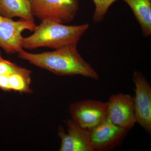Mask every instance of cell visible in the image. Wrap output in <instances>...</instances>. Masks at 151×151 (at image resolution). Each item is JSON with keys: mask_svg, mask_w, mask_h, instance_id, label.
Returning <instances> with one entry per match:
<instances>
[{"mask_svg": "<svg viewBox=\"0 0 151 151\" xmlns=\"http://www.w3.org/2000/svg\"><path fill=\"white\" fill-rule=\"evenodd\" d=\"M73 45L54 51L32 53L22 49L18 52L21 59L60 76H81L95 80L99 79L97 71L81 57Z\"/></svg>", "mask_w": 151, "mask_h": 151, "instance_id": "1", "label": "cell"}, {"mask_svg": "<svg viewBox=\"0 0 151 151\" xmlns=\"http://www.w3.org/2000/svg\"><path fill=\"white\" fill-rule=\"evenodd\" d=\"M89 27L88 23L70 26L44 21L37 26L31 35L23 37L22 47L28 50L42 47L55 50L77 45Z\"/></svg>", "mask_w": 151, "mask_h": 151, "instance_id": "2", "label": "cell"}, {"mask_svg": "<svg viewBox=\"0 0 151 151\" xmlns=\"http://www.w3.org/2000/svg\"><path fill=\"white\" fill-rule=\"evenodd\" d=\"M34 17L42 22L65 24L72 21L79 9L78 0H29Z\"/></svg>", "mask_w": 151, "mask_h": 151, "instance_id": "3", "label": "cell"}, {"mask_svg": "<svg viewBox=\"0 0 151 151\" xmlns=\"http://www.w3.org/2000/svg\"><path fill=\"white\" fill-rule=\"evenodd\" d=\"M108 102L85 100L69 107L71 119L79 127L90 131L107 118Z\"/></svg>", "mask_w": 151, "mask_h": 151, "instance_id": "4", "label": "cell"}, {"mask_svg": "<svg viewBox=\"0 0 151 151\" xmlns=\"http://www.w3.org/2000/svg\"><path fill=\"white\" fill-rule=\"evenodd\" d=\"M34 22L21 19L14 21L0 15V47L7 54L17 53L22 49V33L25 30L34 32Z\"/></svg>", "mask_w": 151, "mask_h": 151, "instance_id": "5", "label": "cell"}, {"mask_svg": "<svg viewBox=\"0 0 151 151\" xmlns=\"http://www.w3.org/2000/svg\"><path fill=\"white\" fill-rule=\"evenodd\" d=\"M134 84V107L136 122L144 130L151 133V86L145 76L135 71L133 75Z\"/></svg>", "mask_w": 151, "mask_h": 151, "instance_id": "6", "label": "cell"}, {"mask_svg": "<svg viewBox=\"0 0 151 151\" xmlns=\"http://www.w3.org/2000/svg\"><path fill=\"white\" fill-rule=\"evenodd\" d=\"M129 130L116 126L108 119L89 131L93 151H107L121 145Z\"/></svg>", "mask_w": 151, "mask_h": 151, "instance_id": "7", "label": "cell"}, {"mask_svg": "<svg viewBox=\"0 0 151 151\" xmlns=\"http://www.w3.org/2000/svg\"><path fill=\"white\" fill-rule=\"evenodd\" d=\"M108 118L118 127L129 130L134 126V97L122 93L111 95L108 102Z\"/></svg>", "mask_w": 151, "mask_h": 151, "instance_id": "8", "label": "cell"}, {"mask_svg": "<svg viewBox=\"0 0 151 151\" xmlns=\"http://www.w3.org/2000/svg\"><path fill=\"white\" fill-rule=\"evenodd\" d=\"M67 132L62 127L58 130L61 141L59 151H93L90 132L79 127L72 119L66 122Z\"/></svg>", "mask_w": 151, "mask_h": 151, "instance_id": "9", "label": "cell"}, {"mask_svg": "<svg viewBox=\"0 0 151 151\" xmlns=\"http://www.w3.org/2000/svg\"><path fill=\"white\" fill-rule=\"evenodd\" d=\"M0 15L34 22L29 0H0Z\"/></svg>", "mask_w": 151, "mask_h": 151, "instance_id": "10", "label": "cell"}, {"mask_svg": "<svg viewBox=\"0 0 151 151\" xmlns=\"http://www.w3.org/2000/svg\"><path fill=\"white\" fill-rule=\"evenodd\" d=\"M132 9L139 24L143 35H151V0H123Z\"/></svg>", "mask_w": 151, "mask_h": 151, "instance_id": "11", "label": "cell"}, {"mask_svg": "<svg viewBox=\"0 0 151 151\" xmlns=\"http://www.w3.org/2000/svg\"><path fill=\"white\" fill-rule=\"evenodd\" d=\"M9 85L10 90L18 91L22 93H31L30 87L31 76L20 73H13L9 76Z\"/></svg>", "mask_w": 151, "mask_h": 151, "instance_id": "12", "label": "cell"}, {"mask_svg": "<svg viewBox=\"0 0 151 151\" xmlns=\"http://www.w3.org/2000/svg\"><path fill=\"white\" fill-rule=\"evenodd\" d=\"M95 5V11L93 17L94 23L103 21L109 8L117 0H92Z\"/></svg>", "mask_w": 151, "mask_h": 151, "instance_id": "13", "label": "cell"}, {"mask_svg": "<svg viewBox=\"0 0 151 151\" xmlns=\"http://www.w3.org/2000/svg\"><path fill=\"white\" fill-rule=\"evenodd\" d=\"M13 73H20L31 76V71L9 60L5 59L0 60V76L10 75Z\"/></svg>", "mask_w": 151, "mask_h": 151, "instance_id": "14", "label": "cell"}, {"mask_svg": "<svg viewBox=\"0 0 151 151\" xmlns=\"http://www.w3.org/2000/svg\"><path fill=\"white\" fill-rule=\"evenodd\" d=\"M9 76H0V88L4 91L10 90L9 85Z\"/></svg>", "mask_w": 151, "mask_h": 151, "instance_id": "15", "label": "cell"}, {"mask_svg": "<svg viewBox=\"0 0 151 151\" xmlns=\"http://www.w3.org/2000/svg\"><path fill=\"white\" fill-rule=\"evenodd\" d=\"M3 59H4L2 57L1 53V52L0 51V60H2Z\"/></svg>", "mask_w": 151, "mask_h": 151, "instance_id": "16", "label": "cell"}]
</instances>
